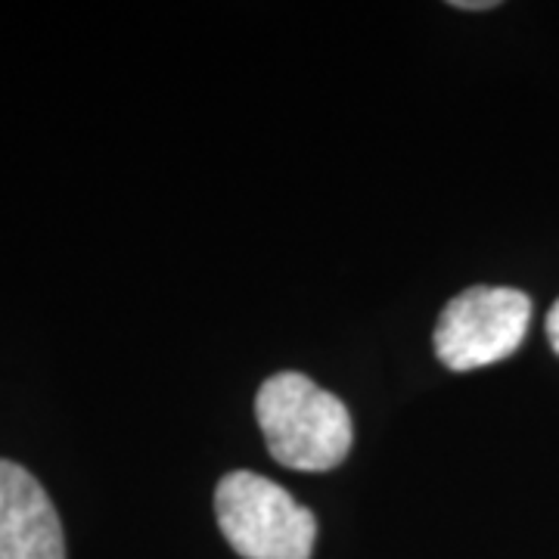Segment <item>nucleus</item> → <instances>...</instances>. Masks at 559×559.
I'll return each instance as SVG.
<instances>
[{
	"instance_id": "nucleus-1",
	"label": "nucleus",
	"mask_w": 559,
	"mask_h": 559,
	"mask_svg": "<svg viewBox=\"0 0 559 559\" xmlns=\"http://www.w3.org/2000/svg\"><path fill=\"white\" fill-rule=\"evenodd\" d=\"M255 419L271 457L301 473L336 469L355 444L352 414L342 399L296 370L264 380Z\"/></svg>"
},
{
	"instance_id": "nucleus-2",
	"label": "nucleus",
	"mask_w": 559,
	"mask_h": 559,
	"mask_svg": "<svg viewBox=\"0 0 559 559\" xmlns=\"http://www.w3.org/2000/svg\"><path fill=\"white\" fill-rule=\"evenodd\" d=\"M221 535L242 559H311L318 520L283 485L237 469L218 481Z\"/></svg>"
},
{
	"instance_id": "nucleus-3",
	"label": "nucleus",
	"mask_w": 559,
	"mask_h": 559,
	"mask_svg": "<svg viewBox=\"0 0 559 559\" xmlns=\"http://www.w3.org/2000/svg\"><path fill=\"white\" fill-rule=\"evenodd\" d=\"M532 299L510 286H469L444 305L436 355L448 370H476L510 358L528 333Z\"/></svg>"
},
{
	"instance_id": "nucleus-4",
	"label": "nucleus",
	"mask_w": 559,
	"mask_h": 559,
	"mask_svg": "<svg viewBox=\"0 0 559 559\" xmlns=\"http://www.w3.org/2000/svg\"><path fill=\"white\" fill-rule=\"evenodd\" d=\"M0 559H66L53 500L13 460H0Z\"/></svg>"
},
{
	"instance_id": "nucleus-5",
	"label": "nucleus",
	"mask_w": 559,
	"mask_h": 559,
	"mask_svg": "<svg viewBox=\"0 0 559 559\" xmlns=\"http://www.w3.org/2000/svg\"><path fill=\"white\" fill-rule=\"evenodd\" d=\"M547 340H550V348L559 355V299L554 301V308L547 314Z\"/></svg>"
},
{
	"instance_id": "nucleus-6",
	"label": "nucleus",
	"mask_w": 559,
	"mask_h": 559,
	"mask_svg": "<svg viewBox=\"0 0 559 559\" xmlns=\"http://www.w3.org/2000/svg\"><path fill=\"white\" fill-rule=\"evenodd\" d=\"M454 7L457 10H491V7H498L495 0H454Z\"/></svg>"
}]
</instances>
